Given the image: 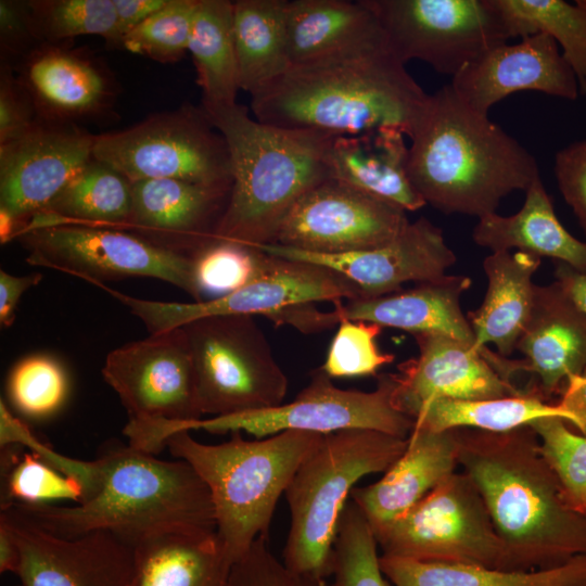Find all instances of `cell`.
Instances as JSON below:
<instances>
[{
	"label": "cell",
	"mask_w": 586,
	"mask_h": 586,
	"mask_svg": "<svg viewBox=\"0 0 586 586\" xmlns=\"http://www.w3.org/2000/svg\"><path fill=\"white\" fill-rule=\"evenodd\" d=\"M454 430L458 466L505 545V571L552 569L586 555V514L569 505L530 425L501 433Z\"/></svg>",
	"instance_id": "1"
},
{
	"label": "cell",
	"mask_w": 586,
	"mask_h": 586,
	"mask_svg": "<svg viewBox=\"0 0 586 586\" xmlns=\"http://www.w3.org/2000/svg\"><path fill=\"white\" fill-rule=\"evenodd\" d=\"M407 171L425 204L477 219L539 178L536 158L446 85L429 94L408 136Z\"/></svg>",
	"instance_id": "2"
},
{
	"label": "cell",
	"mask_w": 586,
	"mask_h": 586,
	"mask_svg": "<svg viewBox=\"0 0 586 586\" xmlns=\"http://www.w3.org/2000/svg\"><path fill=\"white\" fill-rule=\"evenodd\" d=\"M428 93L388 43L290 66L251 95L264 124L332 137L378 128L409 136Z\"/></svg>",
	"instance_id": "3"
},
{
	"label": "cell",
	"mask_w": 586,
	"mask_h": 586,
	"mask_svg": "<svg viewBox=\"0 0 586 586\" xmlns=\"http://www.w3.org/2000/svg\"><path fill=\"white\" fill-rule=\"evenodd\" d=\"M95 462V488L81 504H15L7 508L62 537L104 530L135 545L164 532L216 533L211 492L187 461L161 460L130 445H119L102 453Z\"/></svg>",
	"instance_id": "4"
},
{
	"label": "cell",
	"mask_w": 586,
	"mask_h": 586,
	"mask_svg": "<svg viewBox=\"0 0 586 586\" xmlns=\"http://www.w3.org/2000/svg\"><path fill=\"white\" fill-rule=\"evenodd\" d=\"M226 140L232 184L214 239L271 244L291 208L331 178L332 136L258 122L237 102L202 107Z\"/></svg>",
	"instance_id": "5"
},
{
	"label": "cell",
	"mask_w": 586,
	"mask_h": 586,
	"mask_svg": "<svg viewBox=\"0 0 586 586\" xmlns=\"http://www.w3.org/2000/svg\"><path fill=\"white\" fill-rule=\"evenodd\" d=\"M322 436L289 430L250 441L233 432L229 441L208 445L184 431L167 440L170 454L207 485L217 537L231 565L266 536L280 496Z\"/></svg>",
	"instance_id": "6"
},
{
	"label": "cell",
	"mask_w": 586,
	"mask_h": 586,
	"mask_svg": "<svg viewBox=\"0 0 586 586\" xmlns=\"http://www.w3.org/2000/svg\"><path fill=\"white\" fill-rule=\"evenodd\" d=\"M406 447L407 438L373 430L323 435L284 493L291 524L283 563L301 574L330 576L340 519L355 484L368 474L387 471Z\"/></svg>",
	"instance_id": "7"
},
{
	"label": "cell",
	"mask_w": 586,
	"mask_h": 586,
	"mask_svg": "<svg viewBox=\"0 0 586 586\" xmlns=\"http://www.w3.org/2000/svg\"><path fill=\"white\" fill-rule=\"evenodd\" d=\"M181 328L203 415L227 416L282 404L288 379L253 316H208Z\"/></svg>",
	"instance_id": "8"
},
{
	"label": "cell",
	"mask_w": 586,
	"mask_h": 586,
	"mask_svg": "<svg viewBox=\"0 0 586 586\" xmlns=\"http://www.w3.org/2000/svg\"><path fill=\"white\" fill-rule=\"evenodd\" d=\"M93 158L131 182L170 178L225 190L232 184L225 138L203 109L189 105L95 136Z\"/></svg>",
	"instance_id": "9"
},
{
	"label": "cell",
	"mask_w": 586,
	"mask_h": 586,
	"mask_svg": "<svg viewBox=\"0 0 586 586\" xmlns=\"http://www.w3.org/2000/svg\"><path fill=\"white\" fill-rule=\"evenodd\" d=\"M395 373H383L371 392L343 390L335 386L320 368L311 373L310 382L288 404L242 413L174 421L169 429L173 434L193 430L211 434L244 431L256 438L289 430L326 435L361 429L407 438L413 420L395 407Z\"/></svg>",
	"instance_id": "10"
},
{
	"label": "cell",
	"mask_w": 586,
	"mask_h": 586,
	"mask_svg": "<svg viewBox=\"0 0 586 586\" xmlns=\"http://www.w3.org/2000/svg\"><path fill=\"white\" fill-rule=\"evenodd\" d=\"M374 536L385 556L505 571V545L464 472L449 475Z\"/></svg>",
	"instance_id": "11"
},
{
	"label": "cell",
	"mask_w": 586,
	"mask_h": 586,
	"mask_svg": "<svg viewBox=\"0 0 586 586\" xmlns=\"http://www.w3.org/2000/svg\"><path fill=\"white\" fill-rule=\"evenodd\" d=\"M393 53L451 78L511 38L494 0H366Z\"/></svg>",
	"instance_id": "12"
},
{
	"label": "cell",
	"mask_w": 586,
	"mask_h": 586,
	"mask_svg": "<svg viewBox=\"0 0 586 586\" xmlns=\"http://www.w3.org/2000/svg\"><path fill=\"white\" fill-rule=\"evenodd\" d=\"M29 265L58 270L97 286L127 278L170 283L202 301L192 260L120 229L81 225L43 227L21 234Z\"/></svg>",
	"instance_id": "13"
},
{
	"label": "cell",
	"mask_w": 586,
	"mask_h": 586,
	"mask_svg": "<svg viewBox=\"0 0 586 586\" xmlns=\"http://www.w3.org/2000/svg\"><path fill=\"white\" fill-rule=\"evenodd\" d=\"M277 258L275 267L262 278L224 296L200 302L151 301L126 295L107 285L101 289L127 306L150 334L208 316L262 315L272 320L294 307L361 297L360 291L334 270L311 263Z\"/></svg>",
	"instance_id": "14"
},
{
	"label": "cell",
	"mask_w": 586,
	"mask_h": 586,
	"mask_svg": "<svg viewBox=\"0 0 586 586\" xmlns=\"http://www.w3.org/2000/svg\"><path fill=\"white\" fill-rule=\"evenodd\" d=\"M101 373L118 395L129 420L192 421L203 416L181 327L111 351Z\"/></svg>",
	"instance_id": "15"
},
{
	"label": "cell",
	"mask_w": 586,
	"mask_h": 586,
	"mask_svg": "<svg viewBox=\"0 0 586 586\" xmlns=\"http://www.w3.org/2000/svg\"><path fill=\"white\" fill-rule=\"evenodd\" d=\"M406 213L330 178L296 202L271 244L318 254L370 250L400 233L409 222Z\"/></svg>",
	"instance_id": "16"
},
{
	"label": "cell",
	"mask_w": 586,
	"mask_h": 586,
	"mask_svg": "<svg viewBox=\"0 0 586 586\" xmlns=\"http://www.w3.org/2000/svg\"><path fill=\"white\" fill-rule=\"evenodd\" d=\"M14 535L23 586H129L135 545L111 531L75 537L54 535L11 508L1 509Z\"/></svg>",
	"instance_id": "17"
},
{
	"label": "cell",
	"mask_w": 586,
	"mask_h": 586,
	"mask_svg": "<svg viewBox=\"0 0 586 586\" xmlns=\"http://www.w3.org/2000/svg\"><path fill=\"white\" fill-rule=\"evenodd\" d=\"M94 139L75 124L39 119L0 144V212L16 221V238L93 158Z\"/></svg>",
	"instance_id": "18"
},
{
	"label": "cell",
	"mask_w": 586,
	"mask_h": 586,
	"mask_svg": "<svg viewBox=\"0 0 586 586\" xmlns=\"http://www.w3.org/2000/svg\"><path fill=\"white\" fill-rule=\"evenodd\" d=\"M258 249L276 257L334 270L352 282L361 297L399 292L402 285L409 281L420 283L442 278L457 260L443 230L425 217L409 221L388 243L365 251L318 254L278 244H265Z\"/></svg>",
	"instance_id": "19"
},
{
	"label": "cell",
	"mask_w": 586,
	"mask_h": 586,
	"mask_svg": "<svg viewBox=\"0 0 586 586\" xmlns=\"http://www.w3.org/2000/svg\"><path fill=\"white\" fill-rule=\"evenodd\" d=\"M413 337L419 355L398 365L393 394L395 407L411 419L430 400L493 399L524 391L506 381L471 343L442 334Z\"/></svg>",
	"instance_id": "20"
},
{
	"label": "cell",
	"mask_w": 586,
	"mask_h": 586,
	"mask_svg": "<svg viewBox=\"0 0 586 586\" xmlns=\"http://www.w3.org/2000/svg\"><path fill=\"white\" fill-rule=\"evenodd\" d=\"M449 85L462 101L483 114L519 91H539L568 100H575L579 93L575 74L558 43L543 33L493 48L464 66Z\"/></svg>",
	"instance_id": "21"
},
{
	"label": "cell",
	"mask_w": 586,
	"mask_h": 586,
	"mask_svg": "<svg viewBox=\"0 0 586 586\" xmlns=\"http://www.w3.org/2000/svg\"><path fill=\"white\" fill-rule=\"evenodd\" d=\"M229 192L170 178L135 181L126 231L191 257L214 239Z\"/></svg>",
	"instance_id": "22"
},
{
	"label": "cell",
	"mask_w": 586,
	"mask_h": 586,
	"mask_svg": "<svg viewBox=\"0 0 586 586\" xmlns=\"http://www.w3.org/2000/svg\"><path fill=\"white\" fill-rule=\"evenodd\" d=\"M515 349L524 358L505 359L506 375L519 371L534 377L528 387L545 399L563 391L568 381L586 368V314L557 282L536 285L532 310Z\"/></svg>",
	"instance_id": "23"
},
{
	"label": "cell",
	"mask_w": 586,
	"mask_h": 586,
	"mask_svg": "<svg viewBox=\"0 0 586 586\" xmlns=\"http://www.w3.org/2000/svg\"><path fill=\"white\" fill-rule=\"evenodd\" d=\"M17 72L42 120L74 124L91 118L112 97L107 74L80 49L42 43L22 58Z\"/></svg>",
	"instance_id": "24"
},
{
	"label": "cell",
	"mask_w": 586,
	"mask_h": 586,
	"mask_svg": "<svg viewBox=\"0 0 586 586\" xmlns=\"http://www.w3.org/2000/svg\"><path fill=\"white\" fill-rule=\"evenodd\" d=\"M458 466L455 430L412 428L404 454L378 482L354 487L351 499L366 517L373 533L407 513Z\"/></svg>",
	"instance_id": "25"
},
{
	"label": "cell",
	"mask_w": 586,
	"mask_h": 586,
	"mask_svg": "<svg viewBox=\"0 0 586 586\" xmlns=\"http://www.w3.org/2000/svg\"><path fill=\"white\" fill-rule=\"evenodd\" d=\"M464 275H445L420 282L410 290L378 297L334 303L339 323L344 320L372 322L416 334H442L475 346L474 334L461 308V296L470 289Z\"/></svg>",
	"instance_id": "26"
},
{
	"label": "cell",
	"mask_w": 586,
	"mask_h": 586,
	"mask_svg": "<svg viewBox=\"0 0 586 586\" xmlns=\"http://www.w3.org/2000/svg\"><path fill=\"white\" fill-rule=\"evenodd\" d=\"M290 66L387 43L366 0H286Z\"/></svg>",
	"instance_id": "27"
},
{
	"label": "cell",
	"mask_w": 586,
	"mask_h": 586,
	"mask_svg": "<svg viewBox=\"0 0 586 586\" xmlns=\"http://www.w3.org/2000/svg\"><path fill=\"white\" fill-rule=\"evenodd\" d=\"M405 133L395 128H378L330 141V176L369 195L415 212L424 201L412 187L408 171Z\"/></svg>",
	"instance_id": "28"
},
{
	"label": "cell",
	"mask_w": 586,
	"mask_h": 586,
	"mask_svg": "<svg viewBox=\"0 0 586 586\" xmlns=\"http://www.w3.org/2000/svg\"><path fill=\"white\" fill-rule=\"evenodd\" d=\"M540 260L522 251L492 252L484 258L486 293L481 306L467 315L476 348L493 344L504 357L515 351L532 310L533 276Z\"/></svg>",
	"instance_id": "29"
},
{
	"label": "cell",
	"mask_w": 586,
	"mask_h": 586,
	"mask_svg": "<svg viewBox=\"0 0 586 586\" xmlns=\"http://www.w3.org/2000/svg\"><path fill=\"white\" fill-rule=\"evenodd\" d=\"M472 239L492 252L518 249L586 272V242L561 225L540 177L525 190L520 211L510 216L493 213L479 218Z\"/></svg>",
	"instance_id": "30"
},
{
	"label": "cell",
	"mask_w": 586,
	"mask_h": 586,
	"mask_svg": "<svg viewBox=\"0 0 586 586\" xmlns=\"http://www.w3.org/2000/svg\"><path fill=\"white\" fill-rule=\"evenodd\" d=\"M230 569L217 533H157L135 543L129 586H225Z\"/></svg>",
	"instance_id": "31"
},
{
	"label": "cell",
	"mask_w": 586,
	"mask_h": 586,
	"mask_svg": "<svg viewBox=\"0 0 586 586\" xmlns=\"http://www.w3.org/2000/svg\"><path fill=\"white\" fill-rule=\"evenodd\" d=\"M131 213L132 182L111 166L92 158L43 211L29 220L21 234L59 225L126 230Z\"/></svg>",
	"instance_id": "32"
},
{
	"label": "cell",
	"mask_w": 586,
	"mask_h": 586,
	"mask_svg": "<svg viewBox=\"0 0 586 586\" xmlns=\"http://www.w3.org/2000/svg\"><path fill=\"white\" fill-rule=\"evenodd\" d=\"M286 0L233 2V43L238 84L251 95L290 67Z\"/></svg>",
	"instance_id": "33"
},
{
	"label": "cell",
	"mask_w": 586,
	"mask_h": 586,
	"mask_svg": "<svg viewBox=\"0 0 586 586\" xmlns=\"http://www.w3.org/2000/svg\"><path fill=\"white\" fill-rule=\"evenodd\" d=\"M394 586H586V555L563 565L533 571H502L473 564L380 556Z\"/></svg>",
	"instance_id": "34"
},
{
	"label": "cell",
	"mask_w": 586,
	"mask_h": 586,
	"mask_svg": "<svg viewBox=\"0 0 586 586\" xmlns=\"http://www.w3.org/2000/svg\"><path fill=\"white\" fill-rule=\"evenodd\" d=\"M559 417L579 428L576 418L558 403L549 404L534 388L493 399H434L423 404L413 416V426L441 432L473 429L501 433L530 425L535 420Z\"/></svg>",
	"instance_id": "35"
},
{
	"label": "cell",
	"mask_w": 586,
	"mask_h": 586,
	"mask_svg": "<svg viewBox=\"0 0 586 586\" xmlns=\"http://www.w3.org/2000/svg\"><path fill=\"white\" fill-rule=\"evenodd\" d=\"M233 2L199 0L188 51L203 93V107L232 104L239 88L233 43Z\"/></svg>",
	"instance_id": "36"
},
{
	"label": "cell",
	"mask_w": 586,
	"mask_h": 586,
	"mask_svg": "<svg viewBox=\"0 0 586 586\" xmlns=\"http://www.w3.org/2000/svg\"><path fill=\"white\" fill-rule=\"evenodd\" d=\"M511 38L537 33L550 36L575 74L586 98V7L581 0H494Z\"/></svg>",
	"instance_id": "37"
},
{
	"label": "cell",
	"mask_w": 586,
	"mask_h": 586,
	"mask_svg": "<svg viewBox=\"0 0 586 586\" xmlns=\"http://www.w3.org/2000/svg\"><path fill=\"white\" fill-rule=\"evenodd\" d=\"M1 509L11 505H52L86 499L85 485L50 467L20 445L1 447Z\"/></svg>",
	"instance_id": "38"
},
{
	"label": "cell",
	"mask_w": 586,
	"mask_h": 586,
	"mask_svg": "<svg viewBox=\"0 0 586 586\" xmlns=\"http://www.w3.org/2000/svg\"><path fill=\"white\" fill-rule=\"evenodd\" d=\"M193 279L202 301L237 291L268 273L278 258L256 246L213 239L192 256ZM208 300V298H207Z\"/></svg>",
	"instance_id": "39"
},
{
	"label": "cell",
	"mask_w": 586,
	"mask_h": 586,
	"mask_svg": "<svg viewBox=\"0 0 586 586\" xmlns=\"http://www.w3.org/2000/svg\"><path fill=\"white\" fill-rule=\"evenodd\" d=\"M28 4L41 43L95 35L117 44L113 0H35Z\"/></svg>",
	"instance_id": "40"
},
{
	"label": "cell",
	"mask_w": 586,
	"mask_h": 586,
	"mask_svg": "<svg viewBox=\"0 0 586 586\" xmlns=\"http://www.w3.org/2000/svg\"><path fill=\"white\" fill-rule=\"evenodd\" d=\"M331 575L333 582L328 586H388L380 565L374 533L352 499L340 519Z\"/></svg>",
	"instance_id": "41"
},
{
	"label": "cell",
	"mask_w": 586,
	"mask_h": 586,
	"mask_svg": "<svg viewBox=\"0 0 586 586\" xmlns=\"http://www.w3.org/2000/svg\"><path fill=\"white\" fill-rule=\"evenodd\" d=\"M69 393V378L63 364L49 354L24 357L12 368L8 394L23 415L40 419L59 411Z\"/></svg>",
	"instance_id": "42"
},
{
	"label": "cell",
	"mask_w": 586,
	"mask_h": 586,
	"mask_svg": "<svg viewBox=\"0 0 586 586\" xmlns=\"http://www.w3.org/2000/svg\"><path fill=\"white\" fill-rule=\"evenodd\" d=\"M199 0H168L129 31L120 46L161 63L177 62L188 51Z\"/></svg>",
	"instance_id": "43"
},
{
	"label": "cell",
	"mask_w": 586,
	"mask_h": 586,
	"mask_svg": "<svg viewBox=\"0 0 586 586\" xmlns=\"http://www.w3.org/2000/svg\"><path fill=\"white\" fill-rule=\"evenodd\" d=\"M540 451L557 475L569 505L586 514V435L574 433L566 421L547 417L530 424Z\"/></svg>",
	"instance_id": "44"
},
{
	"label": "cell",
	"mask_w": 586,
	"mask_h": 586,
	"mask_svg": "<svg viewBox=\"0 0 586 586\" xmlns=\"http://www.w3.org/2000/svg\"><path fill=\"white\" fill-rule=\"evenodd\" d=\"M383 328L367 321L344 319L330 343L322 370L332 378L374 375L395 356L378 348L375 339Z\"/></svg>",
	"instance_id": "45"
},
{
	"label": "cell",
	"mask_w": 586,
	"mask_h": 586,
	"mask_svg": "<svg viewBox=\"0 0 586 586\" xmlns=\"http://www.w3.org/2000/svg\"><path fill=\"white\" fill-rule=\"evenodd\" d=\"M225 586H328L323 578L297 573L270 551L259 536L229 571Z\"/></svg>",
	"instance_id": "46"
},
{
	"label": "cell",
	"mask_w": 586,
	"mask_h": 586,
	"mask_svg": "<svg viewBox=\"0 0 586 586\" xmlns=\"http://www.w3.org/2000/svg\"><path fill=\"white\" fill-rule=\"evenodd\" d=\"M0 442L1 447L10 444L26 447L50 467L79 480L86 487V499L93 493L98 477L95 460L82 461L58 454L48 444L41 442L25 423L14 417L2 399L0 402Z\"/></svg>",
	"instance_id": "47"
},
{
	"label": "cell",
	"mask_w": 586,
	"mask_h": 586,
	"mask_svg": "<svg viewBox=\"0 0 586 586\" xmlns=\"http://www.w3.org/2000/svg\"><path fill=\"white\" fill-rule=\"evenodd\" d=\"M36 109L9 63L0 73V144L16 140L38 123Z\"/></svg>",
	"instance_id": "48"
},
{
	"label": "cell",
	"mask_w": 586,
	"mask_h": 586,
	"mask_svg": "<svg viewBox=\"0 0 586 586\" xmlns=\"http://www.w3.org/2000/svg\"><path fill=\"white\" fill-rule=\"evenodd\" d=\"M559 190L586 235V140L569 144L555 156Z\"/></svg>",
	"instance_id": "49"
},
{
	"label": "cell",
	"mask_w": 586,
	"mask_h": 586,
	"mask_svg": "<svg viewBox=\"0 0 586 586\" xmlns=\"http://www.w3.org/2000/svg\"><path fill=\"white\" fill-rule=\"evenodd\" d=\"M0 42L5 55H22L42 44L38 38L28 1H0Z\"/></svg>",
	"instance_id": "50"
},
{
	"label": "cell",
	"mask_w": 586,
	"mask_h": 586,
	"mask_svg": "<svg viewBox=\"0 0 586 586\" xmlns=\"http://www.w3.org/2000/svg\"><path fill=\"white\" fill-rule=\"evenodd\" d=\"M42 275L33 272L15 276L0 270V324L10 328L15 320V311L23 294L40 283Z\"/></svg>",
	"instance_id": "51"
},
{
	"label": "cell",
	"mask_w": 586,
	"mask_h": 586,
	"mask_svg": "<svg viewBox=\"0 0 586 586\" xmlns=\"http://www.w3.org/2000/svg\"><path fill=\"white\" fill-rule=\"evenodd\" d=\"M168 0H113L116 12L117 44L123 38L145 21L149 16L162 9Z\"/></svg>",
	"instance_id": "52"
},
{
	"label": "cell",
	"mask_w": 586,
	"mask_h": 586,
	"mask_svg": "<svg viewBox=\"0 0 586 586\" xmlns=\"http://www.w3.org/2000/svg\"><path fill=\"white\" fill-rule=\"evenodd\" d=\"M558 404L576 418L578 431L586 435V368L568 381Z\"/></svg>",
	"instance_id": "53"
},
{
	"label": "cell",
	"mask_w": 586,
	"mask_h": 586,
	"mask_svg": "<svg viewBox=\"0 0 586 586\" xmlns=\"http://www.w3.org/2000/svg\"><path fill=\"white\" fill-rule=\"evenodd\" d=\"M555 282L563 293L586 314V272L578 271L565 264L557 263Z\"/></svg>",
	"instance_id": "54"
},
{
	"label": "cell",
	"mask_w": 586,
	"mask_h": 586,
	"mask_svg": "<svg viewBox=\"0 0 586 586\" xmlns=\"http://www.w3.org/2000/svg\"><path fill=\"white\" fill-rule=\"evenodd\" d=\"M21 552L17 542L8 524L0 519V572L17 574Z\"/></svg>",
	"instance_id": "55"
},
{
	"label": "cell",
	"mask_w": 586,
	"mask_h": 586,
	"mask_svg": "<svg viewBox=\"0 0 586 586\" xmlns=\"http://www.w3.org/2000/svg\"><path fill=\"white\" fill-rule=\"evenodd\" d=\"M581 1L586 7V0H581Z\"/></svg>",
	"instance_id": "56"
},
{
	"label": "cell",
	"mask_w": 586,
	"mask_h": 586,
	"mask_svg": "<svg viewBox=\"0 0 586 586\" xmlns=\"http://www.w3.org/2000/svg\"><path fill=\"white\" fill-rule=\"evenodd\" d=\"M15 586H23V585L21 584V585H15Z\"/></svg>",
	"instance_id": "57"
}]
</instances>
